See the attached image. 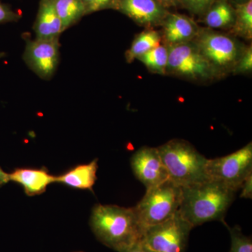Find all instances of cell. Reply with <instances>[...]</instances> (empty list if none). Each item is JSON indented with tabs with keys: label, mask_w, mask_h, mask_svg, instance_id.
I'll return each mask as SVG.
<instances>
[{
	"label": "cell",
	"mask_w": 252,
	"mask_h": 252,
	"mask_svg": "<svg viewBox=\"0 0 252 252\" xmlns=\"http://www.w3.org/2000/svg\"><path fill=\"white\" fill-rule=\"evenodd\" d=\"M54 4L62 24L63 32L86 16L81 0H54Z\"/></svg>",
	"instance_id": "18"
},
{
	"label": "cell",
	"mask_w": 252,
	"mask_h": 252,
	"mask_svg": "<svg viewBox=\"0 0 252 252\" xmlns=\"http://www.w3.org/2000/svg\"><path fill=\"white\" fill-rule=\"evenodd\" d=\"M218 0H179L180 6L193 16L202 18L214 3Z\"/></svg>",
	"instance_id": "22"
},
{
	"label": "cell",
	"mask_w": 252,
	"mask_h": 252,
	"mask_svg": "<svg viewBox=\"0 0 252 252\" xmlns=\"http://www.w3.org/2000/svg\"><path fill=\"white\" fill-rule=\"evenodd\" d=\"M121 252H154L152 250H149L147 247L144 246L143 244L140 243L135 244V245H132L130 248L126 249L124 251Z\"/></svg>",
	"instance_id": "27"
},
{
	"label": "cell",
	"mask_w": 252,
	"mask_h": 252,
	"mask_svg": "<svg viewBox=\"0 0 252 252\" xmlns=\"http://www.w3.org/2000/svg\"><path fill=\"white\" fill-rule=\"evenodd\" d=\"M166 75L196 83L220 79L193 41L168 46Z\"/></svg>",
	"instance_id": "6"
},
{
	"label": "cell",
	"mask_w": 252,
	"mask_h": 252,
	"mask_svg": "<svg viewBox=\"0 0 252 252\" xmlns=\"http://www.w3.org/2000/svg\"><path fill=\"white\" fill-rule=\"evenodd\" d=\"M97 159L90 163L78 165L63 175L56 177V182L80 189L92 190L97 180Z\"/></svg>",
	"instance_id": "16"
},
{
	"label": "cell",
	"mask_w": 252,
	"mask_h": 252,
	"mask_svg": "<svg viewBox=\"0 0 252 252\" xmlns=\"http://www.w3.org/2000/svg\"><path fill=\"white\" fill-rule=\"evenodd\" d=\"M193 227L179 215L144 229L141 243L154 252H187Z\"/></svg>",
	"instance_id": "7"
},
{
	"label": "cell",
	"mask_w": 252,
	"mask_h": 252,
	"mask_svg": "<svg viewBox=\"0 0 252 252\" xmlns=\"http://www.w3.org/2000/svg\"><path fill=\"white\" fill-rule=\"evenodd\" d=\"M168 46L160 44L139 58L149 72L160 75H166L168 62Z\"/></svg>",
	"instance_id": "20"
},
{
	"label": "cell",
	"mask_w": 252,
	"mask_h": 252,
	"mask_svg": "<svg viewBox=\"0 0 252 252\" xmlns=\"http://www.w3.org/2000/svg\"><path fill=\"white\" fill-rule=\"evenodd\" d=\"M220 79L233 72L246 46L230 34L200 28L193 40Z\"/></svg>",
	"instance_id": "4"
},
{
	"label": "cell",
	"mask_w": 252,
	"mask_h": 252,
	"mask_svg": "<svg viewBox=\"0 0 252 252\" xmlns=\"http://www.w3.org/2000/svg\"></svg>",
	"instance_id": "32"
},
{
	"label": "cell",
	"mask_w": 252,
	"mask_h": 252,
	"mask_svg": "<svg viewBox=\"0 0 252 252\" xmlns=\"http://www.w3.org/2000/svg\"><path fill=\"white\" fill-rule=\"evenodd\" d=\"M85 8L86 16L102 10H117L119 0H81Z\"/></svg>",
	"instance_id": "23"
},
{
	"label": "cell",
	"mask_w": 252,
	"mask_h": 252,
	"mask_svg": "<svg viewBox=\"0 0 252 252\" xmlns=\"http://www.w3.org/2000/svg\"><path fill=\"white\" fill-rule=\"evenodd\" d=\"M36 39H59L62 24L55 7L54 0H40L33 26Z\"/></svg>",
	"instance_id": "13"
},
{
	"label": "cell",
	"mask_w": 252,
	"mask_h": 252,
	"mask_svg": "<svg viewBox=\"0 0 252 252\" xmlns=\"http://www.w3.org/2000/svg\"><path fill=\"white\" fill-rule=\"evenodd\" d=\"M206 173L209 180L238 191L247 177L252 174V142L230 155L207 159Z\"/></svg>",
	"instance_id": "8"
},
{
	"label": "cell",
	"mask_w": 252,
	"mask_h": 252,
	"mask_svg": "<svg viewBox=\"0 0 252 252\" xmlns=\"http://www.w3.org/2000/svg\"><path fill=\"white\" fill-rule=\"evenodd\" d=\"M9 181V175L0 168V186L5 185Z\"/></svg>",
	"instance_id": "29"
},
{
	"label": "cell",
	"mask_w": 252,
	"mask_h": 252,
	"mask_svg": "<svg viewBox=\"0 0 252 252\" xmlns=\"http://www.w3.org/2000/svg\"><path fill=\"white\" fill-rule=\"evenodd\" d=\"M5 56H6V54H5V53L0 52V59L4 58Z\"/></svg>",
	"instance_id": "31"
},
{
	"label": "cell",
	"mask_w": 252,
	"mask_h": 252,
	"mask_svg": "<svg viewBox=\"0 0 252 252\" xmlns=\"http://www.w3.org/2000/svg\"><path fill=\"white\" fill-rule=\"evenodd\" d=\"M240 198L252 199V174L247 177L243 185H242Z\"/></svg>",
	"instance_id": "26"
},
{
	"label": "cell",
	"mask_w": 252,
	"mask_h": 252,
	"mask_svg": "<svg viewBox=\"0 0 252 252\" xmlns=\"http://www.w3.org/2000/svg\"><path fill=\"white\" fill-rule=\"evenodd\" d=\"M230 232L231 245L230 252H252V240L251 237L244 235L238 225L231 227L224 223Z\"/></svg>",
	"instance_id": "21"
},
{
	"label": "cell",
	"mask_w": 252,
	"mask_h": 252,
	"mask_svg": "<svg viewBox=\"0 0 252 252\" xmlns=\"http://www.w3.org/2000/svg\"><path fill=\"white\" fill-rule=\"evenodd\" d=\"M157 1L167 9L171 7L180 6L179 0H157Z\"/></svg>",
	"instance_id": "28"
},
{
	"label": "cell",
	"mask_w": 252,
	"mask_h": 252,
	"mask_svg": "<svg viewBox=\"0 0 252 252\" xmlns=\"http://www.w3.org/2000/svg\"><path fill=\"white\" fill-rule=\"evenodd\" d=\"M206 28L228 31L234 26L235 9L228 0H218L201 18Z\"/></svg>",
	"instance_id": "15"
},
{
	"label": "cell",
	"mask_w": 252,
	"mask_h": 252,
	"mask_svg": "<svg viewBox=\"0 0 252 252\" xmlns=\"http://www.w3.org/2000/svg\"><path fill=\"white\" fill-rule=\"evenodd\" d=\"M134 175L149 189L169 180L168 173L157 148L142 147L131 158Z\"/></svg>",
	"instance_id": "10"
},
{
	"label": "cell",
	"mask_w": 252,
	"mask_h": 252,
	"mask_svg": "<svg viewBox=\"0 0 252 252\" xmlns=\"http://www.w3.org/2000/svg\"><path fill=\"white\" fill-rule=\"evenodd\" d=\"M117 11L145 28L161 26L170 12L157 0H119Z\"/></svg>",
	"instance_id": "11"
},
{
	"label": "cell",
	"mask_w": 252,
	"mask_h": 252,
	"mask_svg": "<svg viewBox=\"0 0 252 252\" xmlns=\"http://www.w3.org/2000/svg\"><path fill=\"white\" fill-rule=\"evenodd\" d=\"M235 21L229 31L231 35L243 38L247 40L252 39V0L244 4L234 5Z\"/></svg>",
	"instance_id": "19"
},
{
	"label": "cell",
	"mask_w": 252,
	"mask_h": 252,
	"mask_svg": "<svg viewBox=\"0 0 252 252\" xmlns=\"http://www.w3.org/2000/svg\"><path fill=\"white\" fill-rule=\"evenodd\" d=\"M235 193L223 184L210 180L184 187L179 215L193 228L213 220L225 223V215Z\"/></svg>",
	"instance_id": "1"
},
{
	"label": "cell",
	"mask_w": 252,
	"mask_h": 252,
	"mask_svg": "<svg viewBox=\"0 0 252 252\" xmlns=\"http://www.w3.org/2000/svg\"><path fill=\"white\" fill-rule=\"evenodd\" d=\"M161 43L162 36L160 31L154 28H145L135 36L130 47L126 51V61L128 63L133 62Z\"/></svg>",
	"instance_id": "17"
},
{
	"label": "cell",
	"mask_w": 252,
	"mask_h": 252,
	"mask_svg": "<svg viewBox=\"0 0 252 252\" xmlns=\"http://www.w3.org/2000/svg\"><path fill=\"white\" fill-rule=\"evenodd\" d=\"M182 198V187L168 180L147 189L143 198L133 208L140 224L145 229L175 215Z\"/></svg>",
	"instance_id": "5"
},
{
	"label": "cell",
	"mask_w": 252,
	"mask_h": 252,
	"mask_svg": "<svg viewBox=\"0 0 252 252\" xmlns=\"http://www.w3.org/2000/svg\"><path fill=\"white\" fill-rule=\"evenodd\" d=\"M28 67L44 80L54 77L60 61L59 39L28 40L23 54Z\"/></svg>",
	"instance_id": "9"
},
{
	"label": "cell",
	"mask_w": 252,
	"mask_h": 252,
	"mask_svg": "<svg viewBox=\"0 0 252 252\" xmlns=\"http://www.w3.org/2000/svg\"><path fill=\"white\" fill-rule=\"evenodd\" d=\"M228 1H229L230 4L234 6V5L244 4V3L248 2L250 0H228Z\"/></svg>",
	"instance_id": "30"
},
{
	"label": "cell",
	"mask_w": 252,
	"mask_h": 252,
	"mask_svg": "<svg viewBox=\"0 0 252 252\" xmlns=\"http://www.w3.org/2000/svg\"><path fill=\"white\" fill-rule=\"evenodd\" d=\"M90 225L101 243L118 252L140 243L144 232L133 207L114 205H95L91 214Z\"/></svg>",
	"instance_id": "2"
},
{
	"label": "cell",
	"mask_w": 252,
	"mask_h": 252,
	"mask_svg": "<svg viewBox=\"0 0 252 252\" xmlns=\"http://www.w3.org/2000/svg\"><path fill=\"white\" fill-rule=\"evenodd\" d=\"M252 72V45L246 46L233 70L234 74H250Z\"/></svg>",
	"instance_id": "24"
},
{
	"label": "cell",
	"mask_w": 252,
	"mask_h": 252,
	"mask_svg": "<svg viewBox=\"0 0 252 252\" xmlns=\"http://www.w3.org/2000/svg\"><path fill=\"white\" fill-rule=\"evenodd\" d=\"M8 175L9 181L20 184L29 196L44 193L50 184L56 182V177L45 169L18 168Z\"/></svg>",
	"instance_id": "14"
},
{
	"label": "cell",
	"mask_w": 252,
	"mask_h": 252,
	"mask_svg": "<svg viewBox=\"0 0 252 252\" xmlns=\"http://www.w3.org/2000/svg\"><path fill=\"white\" fill-rule=\"evenodd\" d=\"M169 180L184 188L209 180L207 158L187 141L175 139L157 147Z\"/></svg>",
	"instance_id": "3"
},
{
	"label": "cell",
	"mask_w": 252,
	"mask_h": 252,
	"mask_svg": "<svg viewBox=\"0 0 252 252\" xmlns=\"http://www.w3.org/2000/svg\"><path fill=\"white\" fill-rule=\"evenodd\" d=\"M160 26L162 43L167 46L193 41L200 30L193 18L170 11Z\"/></svg>",
	"instance_id": "12"
},
{
	"label": "cell",
	"mask_w": 252,
	"mask_h": 252,
	"mask_svg": "<svg viewBox=\"0 0 252 252\" xmlns=\"http://www.w3.org/2000/svg\"><path fill=\"white\" fill-rule=\"evenodd\" d=\"M21 18L19 13L14 11L8 5L0 1V24L11 22H17Z\"/></svg>",
	"instance_id": "25"
}]
</instances>
